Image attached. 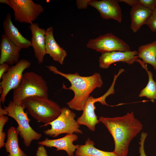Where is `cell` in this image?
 <instances>
[{"instance_id":"cell-1","label":"cell","mask_w":156,"mask_h":156,"mask_svg":"<svg viewBox=\"0 0 156 156\" xmlns=\"http://www.w3.org/2000/svg\"><path fill=\"white\" fill-rule=\"evenodd\" d=\"M99 120L106 127L114 139L113 152L117 156H127L130 143L142 129L141 123L135 117L133 112L120 117L101 116Z\"/></svg>"},{"instance_id":"cell-2","label":"cell","mask_w":156,"mask_h":156,"mask_svg":"<svg viewBox=\"0 0 156 156\" xmlns=\"http://www.w3.org/2000/svg\"><path fill=\"white\" fill-rule=\"evenodd\" d=\"M50 71L54 74L60 75L66 79L71 86L66 87L63 85L62 88L70 90L74 93L73 98L67 103L69 107L72 109L83 111L90 94L96 88L101 87L103 82L100 74L95 73L88 76H82L78 73H66L58 70L55 66H46Z\"/></svg>"},{"instance_id":"cell-3","label":"cell","mask_w":156,"mask_h":156,"mask_svg":"<svg viewBox=\"0 0 156 156\" xmlns=\"http://www.w3.org/2000/svg\"><path fill=\"white\" fill-rule=\"evenodd\" d=\"M22 106L26 108L30 115L38 122L46 126L60 114L62 108L48 97L34 96L27 98L23 102Z\"/></svg>"},{"instance_id":"cell-4","label":"cell","mask_w":156,"mask_h":156,"mask_svg":"<svg viewBox=\"0 0 156 156\" xmlns=\"http://www.w3.org/2000/svg\"><path fill=\"white\" fill-rule=\"evenodd\" d=\"M36 96L48 97L47 83L38 74L33 72H25L19 85L13 90L12 101L15 105L22 106L26 99Z\"/></svg>"},{"instance_id":"cell-5","label":"cell","mask_w":156,"mask_h":156,"mask_svg":"<svg viewBox=\"0 0 156 156\" xmlns=\"http://www.w3.org/2000/svg\"><path fill=\"white\" fill-rule=\"evenodd\" d=\"M4 108L8 112L7 115L13 118L17 123L18 126L16 129L25 146H29L33 140L40 139L42 134L34 131L30 126L27 113L25 112L22 106L16 105L11 101Z\"/></svg>"},{"instance_id":"cell-6","label":"cell","mask_w":156,"mask_h":156,"mask_svg":"<svg viewBox=\"0 0 156 156\" xmlns=\"http://www.w3.org/2000/svg\"><path fill=\"white\" fill-rule=\"evenodd\" d=\"M76 117V114L69 108H62L60 115L49 124L51 126V129L44 131V134L53 137L63 133L82 134L83 131L79 129V125L75 119Z\"/></svg>"},{"instance_id":"cell-7","label":"cell","mask_w":156,"mask_h":156,"mask_svg":"<svg viewBox=\"0 0 156 156\" xmlns=\"http://www.w3.org/2000/svg\"><path fill=\"white\" fill-rule=\"evenodd\" d=\"M31 65L28 60L21 59L14 65L10 66L8 71L3 75L0 82V101L2 103H4L9 92L19 85L23 78V72Z\"/></svg>"},{"instance_id":"cell-8","label":"cell","mask_w":156,"mask_h":156,"mask_svg":"<svg viewBox=\"0 0 156 156\" xmlns=\"http://www.w3.org/2000/svg\"><path fill=\"white\" fill-rule=\"evenodd\" d=\"M8 5L14 12L15 21L22 23H33L44 10L32 0H8Z\"/></svg>"},{"instance_id":"cell-9","label":"cell","mask_w":156,"mask_h":156,"mask_svg":"<svg viewBox=\"0 0 156 156\" xmlns=\"http://www.w3.org/2000/svg\"><path fill=\"white\" fill-rule=\"evenodd\" d=\"M86 46L87 48L101 54L114 51H131L129 46L126 42L112 33H107L94 39H90Z\"/></svg>"},{"instance_id":"cell-10","label":"cell","mask_w":156,"mask_h":156,"mask_svg":"<svg viewBox=\"0 0 156 156\" xmlns=\"http://www.w3.org/2000/svg\"><path fill=\"white\" fill-rule=\"evenodd\" d=\"M137 55L138 51L135 50L127 52L114 51L101 54L99 58V66L101 68L107 69L112 64L116 62H122L131 64L137 62L146 70H148L146 65L139 59Z\"/></svg>"},{"instance_id":"cell-11","label":"cell","mask_w":156,"mask_h":156,"mask_svg":"<svg viewBox=\"0 0 156 156\" xmlns=\"http://www.w3.org/2000/svg\"><path fill=\"white\" fill-rule=\"evenodd\" d=\"M118 2L117 0H90L88 4L96 9L103 18L113 19L121 23L122 14Z\"/></svg>"},{"instance_id":"cell-12","label":"cell","mask_w":156,"mask_h":156,"mask_svg":"<svg viewBox=\"0 0 156 156\" xmlns=\"http://www.w3.org/2000/svg\"><path fill=\"white\" fill-rule=\"evenodd\" d=\"M105 98L104 95L96 98L90 96L86 103L82 115L77 120L78 124L85 125L91 131H94L96 125L99 122L95 114L94 103L99 102L103 105H108L105 102Z\"/></svg>"},{"instance_id":"cell-13","label":"cell","mask_w":156,"mask_h":156,"mask_svg":"<svg viewBox=\"0 0 156 156\" xmlns=\"http://www.w3.org/2000/svg\"><path fill=\"white\" fill-rule=\"evenodd\" d=\"M31 33V46L39 64L42 63L46 54L45 49L46 30L40 28L38 23H33L29 27Z\"/></svg>"},{"instance_id":"cell-14","label":"cell","mask_w":156,"mask_h":156,"mask_svg":"<svg viewBox=\"0 0 156 156\" xmlns=\"http://www.w3.org/2000/svg\"><path fill=\"white\" fill-rule=\"evenodd\" d=\"M78 139V136L75 134H67L62 138L49 139L46 138L44 140L38 142L40 145L51 148H56V151H65L68 156H73L74 153L78 147L79 145H74V142Z\"/></svg>"},{"instance_id":"cell-15","label":"cell","mask_w":156,"mask_h":156,"mask_svg":"<svg viewBox=\"0 0 156 156\" xmlns=\"http://www.w3.org/2000/svg\"><path fill=\"white\" fill-rule=\"evenodd\" d=\"M21 49L14 44L4 34H3L0 44V64L6 63L12 65L17 63Z\"/></svg>"},{"instance_id":"cell-16","label":"cell","mask_w":156,"mask_h":156,"mask_svg":"<svg viewBox=\"0 0 156 156\" xmlns=\"http://www.w3.org/2000/svg\"><path fill=\"white\" fill-rule=\"evenodd\" d=\"M5 35L14 44L22 49H27L31 46L30 41L24 37L14 25L11 19L10 13H8L3 23Z\"/></svg>"},{"instance_id":"cell-17","label":"cell","mask_w":156,"mask_h":156,"mask_svg":"<svg viewBox=\"0 0 156 156\" xmlns=\"http://www.w3.org/2000/svg\"><path fill=\"white\" fill-rule=\"evenodd\" d=\"M45 37L46 54L49 55L55 62L62 64L67 55V53L55 40L53 35V28L52 26L46 29Z\"/></svg>"},{"instance_id":"cell-18","label":"cell","mask_w":156,"mask_h":156,"mask_svg":"<svg viewBox=\"0 0 156 156\" xmlns=\"http://www.w3.org/2000/svg\"><path fill=\"white\" fill-rule=\"evenodd\" d=\"M153 11L140 4L132 7L130 12V28L133 32H137L143 25L145 24Z\"/></svg>"},{"instance_id":"cell-19","label":"cell","mask_w":156,"mask_h":156,"mask_svg":"<svg viewBox=\"0 0 156 156\" xmlns=\"http://www.w3.org/2000/svg\"><path fill=\"white\" fill-rule=\"evenodd\" d=\"M19 131L14 127H10L8 130L7 140L4 146L8 156H28L20 148L18 142Z\"/></svg>"},{"instance_id":"cell-20","label":"cell","mask_w":156,"mask_h":156,"mask_svg":"<svg viewBox=\"0 0 156 156\" xmlns=\"http://www.w3.org/2000/svg\"><path fill=\"white\" fill-rule=\"evenodd\" d=\"M137 55L144 64L151 65L156 70V40L140 46Z\"/></svg>"},{"instance_id":"cell-21","label":"cell","mask_w":156,"mask_h":156,"mask_svg":"<svg viewBox=\"0 0 156 156\" xmlns=\"http://www.w3.org/2000/svg\"><path fill=\"white\" fill-rule=\"evenodd\" d=\"M95 144L88 138L84 145H79L75 151L76 156H117L113 151H103L96 148Z\"/></svg>"},{"instance_id":"cell-22","label":"cell","mask_w":156,"mask_h":156,"mask_svg":"<svg viewBox=\"0 0 156 156\" xmlns=\"http://www.w3.org/2000/svg\"><path fill=\"white\" fill-rule=\"evenodd\" d=\"M146 71L148 75V82L146 86L141 90L138 96L145 97L153 101L156 100V82L153 79L152 73L148 70Z\"/></svg>"},{"instance_id":"cell-23","label":"cell","mask_w":156,"mask_h":156,"mask_svg":"<svg viewBox=\"0 0 156 156\" xmlns=\"http://www.w3.org/2000/svg\"><path fill=\"white\" fill-rule=\"evenodd\" d=\"M8 120V117L5 115H0V148L4 146L6 135L3 129L4 126Z\"/></svg>"},{"instance_id":"cell-24","label":"cell","mask_w":156,"mask_h":156,"mask_svg":"<svg viewBox=\"0 0 156 156\" xmlns=\"http://www.w3.org/2000/svg\"><path fill=\"white\" fill-rule=\"evenodd\" d=\"M145 24L147 25L152 31H156V9L153 11L151 15Z\"/></svg>"},{"instance_id":"cell-25","label":"cell","mask_w":156,"mask_h":156,"mask_svg":"<svg viewBox=\"0 0 156 156\" xmlns=\"http://www.w3.org/2000/svg\"><path fill=\"white\" fill-rule=\"evenodd\" d=\"M139 4L152 11L156 9V0H138Z\"/></svg>"},{"instance_id":"cell-26","label":"cell","mask_w":156,"mask_h":156,"mask_svg":"<svg viewBox=\"0 0 156 156\" xmlns=\"http://www.w3.org/2000/svg\"><path fill=\"white\" fill-rule=\"evenodd\" d=\"M147 136V134L146 132H142L141 134L140 138V141L139 142L140 145L139 150L140 154V156H147L144 151V145L145 140Z\"/></svg>"},{"instance_id":"cell-27","label":"cell","mask_w":156,"mask_h":156,"mask_svg":"<svg viewBox=\"0 0 156 156\" xmlns=\"http://www.w3.org/2000/svg\"><path fill=\"white\" fill-rule=\"evenodd\" d=\"M36 156H48L47 151L44 146L40 145L36 151Z\"/></svg>"},{"instance_id":"cell-28","label":"cell","mask_w":156,"mask_h":156,"mask_svg":"<svg viewBox=\"0 0 156 156\" xmlns=\"http://www.w3.org/2000/svg\"><path fill=\"white\" fill-rule=\"evenodd\" d=\"M10 66L6 63H3L0 64V79L3 75L8 70Z\"/></svg>"},{"instance_id":"cell-29","label":"cell","mask_w":156,"mask_h":156,"mask_svg":"<svg viewBox=\"0 0 156 156\" xmlns=\"http://www.w3.org/2000/svg\"><path fill=\"white\" fill-rule=\"evenodd\" d=\"M90 0H77L76 3L78 8L79 9L86 8Z\"/></svg>"},{"instance_id":"cell-30","label":"cell","mask_w":156,"mask_h":156,"mask_svg":"<svg viewBox=\"0 0 156 156\" xmlns=\"http://www.w3.org/2000/svg\"><path fill=\"white\" fill-rule=\"evenodd\" d=\"M118 1L124 2L131 7L140 4L138 0H119Z\"/></svg>"},{"instance_id":"cell-31","label":"cell","mask_w":156,"mask_h":156,"mask_svg":"<svg viewBox=\"0 0 156 156\" xmlns=\"http://www.w3.org/2000/svg\"><path fill=\"white\" fill-rule=\"evenodd\" d=\"M8 112L6 110L4 109H3L0 105V115H7Z\"/></svg>"},{"instance_id":"cell-32","label":"cell","mask_w":156,"mask_h":156,"mask_svg":"<svg viewBox=\"0 0 156 156\" xmlns=\"http://www.w3.org/2000/svg\"><path fill=\"white\" fill-rule=\"evenodd\" d=\"M0 2L3 3L5 4L8 5V0H0Z\"/></svg>"},{"instance_id":"cell-33","label":"cell","mask_w":156,"mask_h":156,"mask_svg":"<svg viewBox=\"0 0 156 156\" xmlns=\"http://www.w3.org/2000/svg\"></svg>"}]
</instances>
